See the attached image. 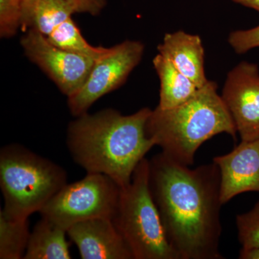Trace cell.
<instances>
[{"label":"cell","mask_w":259,"mask_h":259,"mask_svg":"<svg viewBox=\"0 0 259 259\" xmlns=\"http://www.w3.org/2000/svg\"><path fill=\"white\" fill-rule=\"evenodd\" d=\"M149 187L167 239L180 259H222L221 173L195 168L158 153L149 160Z\"/></svg>","instance_id":"6da1fadb"},{"label":"cell","mask_w":259,"mask_h":259,"mask_svg":"<svg viewBox=\"0 0 259 259\" xmlns=\"http://www.w3.org/2000/svg\"><path fill=\"white\" fill-rule=\"evenodd\" d=\"M21 0H0V35L9 38L21 25Z\"/></svg>","instance_id":"d6986e66"},{"label":"cell","mask_w":259,"mask_h":259,"mask_svg":"<svg viewBox=\"0 0 259 259\" xmlns=\"http://www.w3.org/2000/svg\"><path fill=\"white\" fill-rule=\"evenodd\" d=\"M236 221L242 248H259V201L248 212L237 215Z\"/></svg>","instance_id":"ac0fdd59"},{"label":"cell","mask_w":259,"mask_h":259,"mask_svg":"<svg viewBox=\"0 0 259 259\" xmlns=\"http://www.w3.org/2000/svg\"><path fill=\"white\" fill-rule=\"evenodd\" d=\"M144 49L141 42L125 40L95 61L82 88L68 97L71 113L78 117L88 112L99 99L122 86L142 59Z\"/></svg>","instance_id":"52a82bcc"},{"label":"cell","mask_w":259,"mask_h":259,"mask_svg":"<svg viewBox=\"0 0 259 259\" xmlns=\"http://www.w3.org/2000/svg\"><path fill=\"white\" fill-rule=\"evenodd\" d=\"M151 111L144 107L122 115L105 109L78 116L66 131V146L73 161L88 174H102L120 188L127 187L140 162L156 146L146 133Z\"/></svg>","instance_id":"7a4b0ae2"},{"label":"cell","mask_w":259,"mask_h":259,"mask_svg":"<svg viewBox=\"0 0 259 259\" xmlns=\"http://www.w3.org/2000/svg\"><path fill=\"white\" fill-rule=\"evenodd\" d=\"M114 224L134 259H180L167 239L149 187V160L136 167L131 183L121 188Z\"/></svg>","instance_id":"5b68a950"},{"label":"cell","mask_w":259,"mask_h":259,"mask_svg":"<svg viewBox=\"0 0 259 259\" xmlns=\"http://www.w3.org/2000/svg\"><path fill=\"white\" fill-rule=\"evenodd\" d=\"M21 46L27 57L68 97L82 88L95 62L91 58L56 47L36 30L26 31L22 37Z\"/></svg>","instance_id":"ba28073f"},{"label":"cell","mask_w":259,"mask_h":259,"mask_svg":"<svg viewBox=\"0 0 259 259\" xmlns=\"http://www.w3.org/2000/svg\"><path fill=\"white\" fill-rule=\"evenodd\" d=\"M236 4L251 8L259 12V0H231Z\"/></svg>","instance_id":"603a6c76"},{"label":"cell","mask_w":259,"mask_h":259,"mask_svg":"<svg viewBox=\"0 0 259 259\" xmlns=\"http://www.w3.org/2000/svg\"><path fill=\"white\" fill-rule=\"evenodd\" d=\"M30 235L28 219H13L0 210V258H23Z\"/></svg>","instance_id":"e0dca14e"},{"label":"cell","mask_w":259,"mask_h":259,"mask_svg":"<svg viewBox=\"0 0 259 259\" xmlns=\"http://www.w3.org/2000/svg\"><path fill=\"white\" fill-rule=\"evenodd\" d=\"M146 133L162 153L180 164L190 166L204 142L221 134L236 140L237 131L218 93L217 83L208 80L182 105L167 110L156 107L148 117Z\"/></svg>","instance_id":"3957f363"},{"label":"cell","mask_w":259,"mask_h":259,"mask_svg":"<svg viewBox=\"0 0 259 259\" xmlns=\"http://www.w3.org/2000/svg\"><path fill=\"white\" fill-rule=\"evenodd\" d=\"M221 173L223 204L248 192H259V139L241 141L231 152L213 158Z\"/></svg>","instance_id":"30bf717a"},{"label":"cell","mask_w":259,"mask_h":259,"mask_svg":"<svg viewBox=\"0 0 259 259\" xmlns=\"http://www.w3.org/2000/svg\"><path fill=\"white\" fill-rule=\"evenodd\" d=\"M67 231L41 218L32 232L23 259H71Z\"/></svg>","instance_id":"5bb4252c"},{"label":"cell","mask_w":259,"mask_h":259,"mask_svg":"<svg viewBox=\"0 0 259 259\" xmlns=\"http://www.w3.org/2000/svg\"><path fill=\"white\" fill-rule=\"evenodd\" d=\"M239 258L259 259V248H252V249L241 248L240 250Z\"/></svg>","instance_id":"7402d4cb"},{"label":"cell","mask_w":259,"mask_h":259,"mask_svg":"<svg viewBox=\"0 0 259 259\" xmlns=\"http://www.w3.org/2000/svg\"><path fill=\"white\" fill-rule=\"evenodd\" d=\"M67 236L82 259H134L110 218H93L76 223L67 230Z\"/></svg>","instance_id":"8fae6325"},{"label":"cell","mask_w":259,"mask_h":259,"mask_svg":"<svg viewBox=\"0 0 259 259\" xmlns=\"http://www.w3.org/2000/svg\"><path fill=\"white\" fill-rule=\"evenodd\" d=\"M223 101L241 141L259 139V69L243 62L229 71L223 87Z\"/></svg>","instance_id":"9c48e42d"},{"label":"cell","mask_w":259,"mask_h":259,"mask_svg":"<svg viewBox=\"0 0 259 259\" xmlns=\"http://www.w3.org/2000/svg\"><path fill=\"white\" fill-rule=\"evenodd\" d=\"M158 51L199 88L208 81L204 71V47L199 35L183 30L166 33Z\"/></svg>","instance_id":"7c38bea8"},{"label":"cell","mask_w":259,"mask_h":259,"mask_svg":"<svg viewBox=\"0 0 259 259\" xmlns=\"http://www.w3.org/2000/svg\"><path fill=\"white\" fill-rule=\"evenodd\" d=\"M153 64L160 80V108L167 110L179 106L198 91V87L164 56L158 54L153 59Z\"/></svg>","instance_id":"9a60e30c"},{"label":"cell","mask_w":259,"mask_h":259,"mask_svg":"<svg viewBox=\"0 0 259 259\" xmlns=\"http://www.w3.org/2000/svg\"><path fill=\"white\" fill-rule=\"evenodd\" d=\"M68 184L66 170L49 158L13 144L0 151L2 212L13 219H28L40 212Z\"/></svg>","instance_id":"277c9868"},{"label":"cell","mask_w":259,"mask_h":259,"mask_svg":"<svg viewBox=\"0 0 259 259\" xmlns=\"http://www.w3.org/2000/svg\"><path fill=\"white\" fill-rule=\"evenodd\" d=\"M228 42L238 54H243L259 47V25L249 30L231 32L228 37Z\"/></svg>","instance_id":"ffe728a7"},{"label":"cell","mask_w":259,"mask_h":259,"mask_svg":"<svg viewBox=\"0 0 259 259\" xmlns=\"http://www.w3.org/2000/svg\"><path fill=\"white\" fill-rule=\"evenodd\" d=\"M21 6L22 30H36L46 36L74 14L66 0H21Z\"/></svg>","instance_id":"4fadbf2b"},{"label":"cell","mask_w":259,"mask_h":259,"mask_svg":"<svg viewBox=\"0 0 259 259\" xmlns=\"http://www.w3.org/2000/svg\"><path fill=\"white\" fill-rule=\"evenodd\" d=\"M74 13H88L96 16L105 8L107 0H66Z\"/></svg>","instance_id":"44dd1931"},{"label":"cell","mask_w":259,"mask_h":259,"mask_svg":"<svg viewBox=\"0 0 259 259\" xmlns=\"http://www.w3.org/2000/svg\"><path fill=\"white\" fill-rule=\"evenodd\" d=\"M120 190L107 175L88 174L82 180L65 185L39 213L66 231L76 223L93 218L112 219Z\"/></svg>","instance_id":"8992f818"},{"label":"cell","mask_w":259,"mask_h":259,"mask_svg":"<svg viewBox=\"0 0 259 259\" xmlns=\"http://www.w3.org/2000/svg\"><path fill=\"white\" fill-rule=\"evenodd\" d=\"M56 47L91 58L95 61L110 52V48L93 47L84 38L72 18L65 20L47 36Z\"/></svg>","instance_id":"2e32d148"}]
</instances>
